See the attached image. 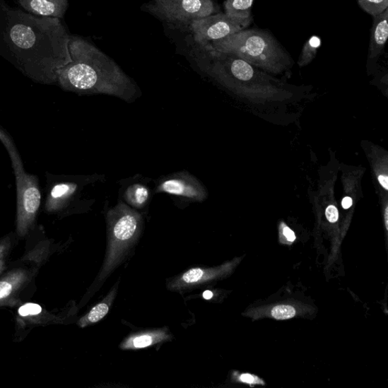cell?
<instances>
[{
    "label": "cell",
    "mask_w": 388,
    "mask_h": 388,
    "mask_svg": "<svg viewBox=\"0 0 388 388\" xmlns=\"http://www.w3.org/2000/svg\"><path fill=\"white\" fill-rule=\"evenodd\" d=\"M326 216L331 223H337L339 218V213L337 207L334 205L329 206L326 211Z\"/></svg>",
    "instance_id": "cell-21"
},
{
    "label": "cell",
    "mask_w": 388,
    "mask_h": 388,
    "mask_svg": "<svg viewBox=\"0 0 388 388\" xmlns=\"http://www.w3.org/2000/svg\"><path fill=\"white\" fill-rule=\"evenodd\" d=\"M388 208L386 207L384 212V220H385V226L386 229L388 230Z\"/></svg>",
    "instance_id": "cell-28"
},
{
    "label": "cell",
    "mask_w": 388,
    "mask_h": 388,
    "mask_svg": "<svg viewBox=\"0 0 388 388\" xmlns=\"http://www.w3.org/2000/svg\"><path fill=\"white\" fill-rule=\"evenodd\" d=\"M377 180L385 191H388V177L387 175H380L377 177Z\"/></svg>",
    "instance_id": "cell-23"
},
{
    "label": "cell",
    "mask_w": 388,
    "mask_h": 388,
    "mask_svg": "<svg viewBox=\"0 0 388 388\" xmlns=\"http://www.w3.org/2000/svg\"><path fill=\"white\" fill-rule=\"evenodd\" d=\"M124 201L134 208H143L151 200L150 189L142 184L130 185L124 194Z\"/></svg>",
    "instance_id": "cell-14"
},
{
    "label": "cell",
    "mask_w": 388,
    "mask_h": 388,
    "mask_svg": "<svg viewBox=\"0 0 388 388\" xmlns=\"http://www.w3.org/2000/svg\"><path fill=\"white\" fill-rule=\"evenodd\" d=\"M38 267L16 268L0 278V307L20 305V296L37 275Z\"/></svg>",
    "instance_id": "cell-8"
},
{
    "label": "cell",
    "mask_w": 388,
    "mask_h": 388,
    "mask_svg": "<svg viewBox=\"0 0 388 388\" xmlns=\"http://www.w3.org/2000/svg\"><path fill=\"white\" fill-rule=\"evenodd\" d=\"M252 22L249 18H237L218 13L192 20L191 29L194 43L205 45L246 29Z\"/></svg>",
    "instance_id": "cell-7"
},
{
    "label": "cell",
    "mask_w": 388,
    "mask_h": 388,
    "mask_svg": "<svg viewBox=\"0 0 388 388\" xmlns=\"http://www.w3.org/2000/svg\"><path fill=\"white\" fill-rule=\"evenodd\" d=\"M388 37V8L374 16L370 44V58H376L384 50Z\"/></svg>",
    "instance_id": "cell-12"
},
{
    "label": "cell",
    "mask_w": 388,
    "mask_h": 388,
    "mask_svg": "<svg viewBox=\"0 0 388 388\" xmlns=\"http://www.w3.org/2000/svg\"><path fill=\"white\" fill-rule=\"evenodd\" d=\"M26 11L44 17L61 18L69 6L68 0H18Z\"/></svg>",
    "instance_id": "cell-10"
},
{
    "label": "cell",
    "mask_w": 388,
    "mask_h": 388,
    "mask_svg": "<svg viewBox=\"0 0 388 388\" xmlns=\"http://www.w3.org/2000/svg\"><path fill=\"white\" fill-rule=\"evenodd\" d=\"M110 242L106 263L100 280L107 276L141 234L142 216L128 204L119 202L107 213Z\"/></svg>",
    "instance_id": "cell-4"
},
{
    "label": "cell",
    "mask_w": 388,
    "mask_h": 388,
    "mask_svg": "<svg viewBox=\"0 0 388 388\" xmlns=\"http://www.w3.org/2000/svg\"><path fill=\"white\" fill-rule=\"evenodd\" d=\"M321 46V40L317 36H312L304 45L299 61L300 66H304L316 57L319 48Z\"/></svg>",
    "instance_id": "cell-17"
},
{
    "label": "cell",
    "mask_w": 388,
    "mask_h": 388,
    "mask_svg": "<svg viewBox=\"0 0 388 388\" xmlns=\"http://www.w3.org/2000/svg\"><path fill=\"white\" fill-rule=\"evenodd\" d=\"M71 61L57 72L59 85L82 94H107L125 101L138 97L139 88L120 66L99 48L79 37H71Z\"/></svg>",
    "instance_id": "cell-2"
},
{
    "label": "cell",
    "mask_w": 388,
    "mask_h": 388,
    "mask_svg": "<svg viewBox=\"0 0 388 388\" xmlns=\"http://www.w3.org/2000/svg\"><path fill=\"white\" fill-rule=\"evenodd\" d=\"M254 0H226L225 13L237 18H251V9Z\"/></svg>",
    "instance_id": "cell-16"
},
{
    "label": "cell",
    "mask_w": 388,
    "mask_h": 388,
    "mask_svg": "<svg viewBox=\"0 0 388 388\" xmlns=\"http://www.w3.org/2000/svg\"><path fill=\"white\" fill-rule=\"evenodd\" d=\"M341 205L344 209H348L353 205V199L350 196L343 197Z\"/></svg>",
    "instance_id": "cell-24"
},
{
    "label": "cell",
    "mask_w": 388,
    "mask_h": 388,
    "mask_svg": "<svg viewBox=\"0 0 388 388\" xmlns=\"http://www.w3.org/2000/svg\"><path fill=\"white\" fill-rule=\"evenodd\" d=\"M283 235L286 237V239L289 241V242H293L296 240V236L295 233L293 232V230L289 228L287 226H285L283 228Z\"/></svg>",
    "instance_id": "cell-22"
},
{
    "label": "cell",
    "mask_w": 388,
    "mask_h": 388,
    "mask_svg": "<svg viewBox=\"0 0 388 388\" xmlns=\"http://www.w3.org/2000/svg\"><path fill=\"white\" fill-rule=\"evenodd\" d=\"M170 339V335L165 329L139 333L125 339L121 344V348L123 350L143 349L169 341Z\"/></svg>",
    "instance_id": "cell-11"
},
{
    "label": "cell",
    "mask_w": 388,
    "mask_h": 388,
    "mask_svg": "<svg viewBox=\"0 0 388 388\" xmlns=\"http://www.w3.org/2000/svg\"><path fill=\"white\" fill-rule=\"evenodd\" d=\"M240 380L243 382L251 384L255 382V377L253 375L245 374L240 376Z\"/></svg>",
    "instance_id": "cell-25"
},
{
    "label": "cell",
    "mask_w": 388,
    "mask_h": 388,
    "mask_svg": "<svg viewBox=\"0 0 388 388\" xmlns=\"http://www.w3.org/2000/svg\"><path fill=\"white\" fill-rule=\"evenodd\" d=\"M115 296V290H112L110 295L98 305L94 307L85 317H83L78 321V326L81 328H85L95 324L107 316L110 308L112 306V301Z\"/></svg>",
    "instance_id": "cell-15"
},
{
    "label": "cell",
    "mask_w": 388,
    "mask_h": 388,
    "mask_svg": "<svg viewBox=\"0 0 388 388\" xmlns=\"http://www.w3.org/2000/svg\"><path fill=\"white\" fill-rule=\"evenodd\" d=\"M78 185L74 183H61L54 188L47 204L49 211H57L64 207L70 199L76 193Z\"/></svg>",
    "instance_id": "cell-13"
},
{
    "label": "cell",
    "mask_w": 388,
    "mask_h": 388,
    "mask_svg": "<svg viewBox=\"0 0 388 388\" xmlns=\"http://www.w3.org/2000/svg\"><path fill=\"white\" fill-rule=\"evenodd\" d=\"M296 310L290 305H280L271 310L272 317L278 320H287L295 317Z\"/></svg>",
    "instance_id": "cell-19"
},
{
    "label": "cell",
    "mask_w": 388,
    "mask_h": 388,
    "mask_svg": "<svg viewBox=\"0 0 388 388\" xmlns=\"http://www.w3.org/2000/svg\"><path fill=\"white\" fill-rule=\"evenodd\" d=\"M2 35L7 51L28 68L37 67L57 79V71L71 61L69 35L57 18H36L3 7Z\"/></svg>",
    "instance_id": "cell-1"
},
{
    "label": "cell",
    "mask_w": 388,
    "mask_h": 388,
    "mask_svg": "<svg viewBox=\"0 0 388 388\" xmlns=\"http://www.w3.org/2000/svg\"><path fill=\"white\" fill-rule=\"evenodd\" d=\"M155 192L180 196L194 202H202L207 197V192L203 184L187 172L177 173L162 178L156 187Z\"/></svg>",
    "instance_id": "cell-9"
},
{
    "label": "cell",
    "mask_w": 388,
    "mask_h": 388,
    "mask_svg": "<svg viewBox=\"0 0 388 388\" xmlns=\"http://www.w3.org/2000/svg\"><path fill=\"white\" fill-rule=\"evenodd\" d=\"M6 269V261L5 259H0V276L2 275L3 272Z\"/></svg>",
    "instance_id": "cell-27"
},
{
    "label": "cell",
    "mask_w": 388,
    "mask_h": 388,
    "mask_svg": "<svg viewBox=\"0 0 388 388\" xmlns=\"http://www.w3.org/2000/svg\"><path fill=\"white\" fill-rule=\"evenodd\" d=\"M13 241L9 237L0 240V259H4L12 249Z\"/></svg>",
    "instance_id": "cell-20"
},
{
    "label": "cell",
    "mask_w": 388,
    "mask_h": 388,
    "mask_svg": "<svg viewBox=\"0 0 388 388\" xmlns=\"http://www.w3.org/2000/svg\"><path fill=\"white\" fill-rule=\"evenodd\" d=\"M209 45L214 49L234 55L251 66L274 72L285 69L290 63L286 51L264 30L245 29Z\"/></svg>",
    "instance_id": "cell-3"
},
{
    "label": "cell",
    "mask_w": 388,
    "mask_h": 388,
    "mask_svg": "<svg viewBox=\"0 0 388 388\" xmlns=\"http://www.w3.org/2000/svg\"><path fill=\"white\" fill-rule=\"evenodd\" d=\"M143 6L149 13L165 22L183 25L216 12L212 0H153Z\"/></svg>",
    "instance_id": "cell-6"
},
{
    "label": "cell",
    "mask_w": 388,
    "mask_h": 388,
    "mask_svg": "<svg viewBox=\"0 0 388 388\" xmlns=\"http://www.w3.org/2000/svg\"><path fill=\"white\" fill-rule=\"evenodd\" d=\"M0 140L11 157L16 177L18 194L17 233L25 237L33 229L41 204L37 177L27 174L16 146L9 136L0 129Z\"/></svg>",
    "instance_id": "cell-5"
},
{
    "label": "cell",
    "mask_w": 388,
    "mask_h": 388,
    "mask_svg": "<svg viewBox=\"0 0 388 388\" xmlns=\"http://www.w3.org/2000/svg\"><path fill=\"white\" fill-rule=\"evenodd\" d=\"M360 7L373 17L379 16L388 8V0H358Z\"/></svg>",
    "instance_id": "cell-18"
},
{
    "label": "cell",
    "mask_w": 388,
    "mask_h": 388,
    "mask_svg": "<svg viewBox=\"0 0 388 388\" xmlns=\"http://www.w3.org/2000/svg\"><path fill=\"white\" fill-rule=\"evenodd\" d=\"M203 298L206 300H211L213 298V293L211 290H206L203 293Z\"/></svg>",
    "instance_id": "cell-26"
}]
</instances>
